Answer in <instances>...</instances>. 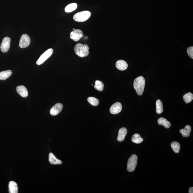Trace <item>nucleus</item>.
<instances>
[{
  "mask_svg": "<svg viewBox=\"0 0 193 193\" xmlns=\"http://www.w3.org/2000/svg\"><path fill=\"white\" fill-rule=\"evenodd\" d=\"M91 16V13L88 11L78 12L74 15L73 18L77 22H84L87 21Z\"/></svg>",
  "mask_w": 193,
  "mask_h": 193,
  "instance_id": "obj_3",
  "label": "nucleus"
},
{
  "mask_svg": "<svg viewBox=\"0 0 193 193\" xmlns=\"http://www.w3.org/2000/svg\"><path fill=\"white\" fill-rule=\"evenodd\" d=\"M16 90L17 93L21 96L26 98L28 96V91L25 87L23 85H20L17 87Z\"/></svg>",
  "mask_w": 193,
  "mask_h": 193,
  "instance_id": "obj_11",
  "label": "nucleus"
},
{
  "mask_svg": "<svg viewBox=\"0 0 193 193\" xmlns=\"http://www.w3.org/2000/svg\"><path fill=\"white\" fill-rule=\"evenodd\" d=\"M145 85V80L142 76L136 78L133 83V87L136 93L139 95H143Z\"/></svg>",
  "mask_w": 193,
  "mask_h": 193,
  "instance_id": "obj_1",
  "label": "nucleus"
},
{
  "mask_svg": "<svg viewBox=\"0 0 193 193\" xmlns=\"http://www.w3.org/2000/svg\"><path fill=\"white\" fill-rule=\"evenodd\" d=\"M158 124L164 126L165 128H169L171 127V123L169 122L163 117H161L158 120Z\"/></svg>",
  "mask_w": 193,
  "mask_h": 193,
  "instance_id": "obj_17",
  "label": "nucleus"
},
{
  "mask_svg": "<svg viewBox=\"0 0 193 193\" xmlns=\"http://www.w3.org/2000/svg\"><path fill=\"white\" fill-rule=\"evenodd\" d=\"M122 109V105L121 103L116 102L111 106L110 108V112L111 114H116L121 112Z\"/></svg>",
  "mask_w": 193,
  "mask_h": 193,
  "instance_id": "obj_9",
  "label": "nucleus"
},
{
  "mask_svg": "<svg viewBox=\"0 0 193 193\" xmlns=\"http://www.w3.org/2000/svg\"><path fill=\"white\" fill-rule=\"evenodd\" d=\"M184 101L186 104L191 102L193 99V95L191 92H188L185 94L183 97Z\"/></svg>",
  "mask_w": 193,
  "mask_h": 193,
  "instance_id": "obj_23",
  "label": "nucleus"
},
{
  "mask_svg": "<svg viewBox=\"0 0 193 193\" xmlns=\"http://www.w3.org/2000/svg\"><path fill=\"white\" fill-rule=\"evenodd\" d=\"M12 74L11 70H7L0 72V80H5L9 77Z\"/></svg>",
  "mask_w": 193,
  "mask_h": 193,
  "instance_id": "obj_18",
  "label": "nucleus"
},
{
  "mask_svg": "<svg viewBox=\"0 0 193 193\" xmlns=\"http://www.w3.org/2000/svg\"><path fill=\"white\" fill-rule=\"evenodd\" d=\"M30 39L27 34H23L20 39L19 46L21 48H26L30 44Z\"/></svg>",
  "mask_w": 193,
  "mask_h": 193,
  "instance_id": "obj_7",
  "label": "nucleus"
},
{
  "mask_svg": "<svg viewBox=\"0 0 193 193\" xmlns=\"http://www.w3.org/2000/svg\"><path fill=\"white\" fill-rule=\"evenodd\" d=\"M77 7V4L75 3H73L69 4L65 9V11L66 12L69 13L75 11Z\"/></svg>",
  "mask_w": 193,
  "mask_h": 193,
  "instance_id": "obj_21",
  "label": "nucleus"
},
{
  "mask_svg": "<svg viewBox=\"0 0 193 193\" xmlns=\"http://www.w3.org/2000/svg\"><path fill=\"white\" fill-rule=\"evenodd\" d=\"M73 31L70 33V38L75 42L78 41L83 37V33L82 30L75 28L73 29Z\"/></svg>",
  "mask_w": 193,
  "mask_h": 193,
  "instance_id": "obj_6",
  "label": "nucleus"
},
{
  "mask_svg": "<svg viewBox=\"0 0 193 193\" xmlns=\"http://www.w3.org/2000/svg\"><path fill=\"white\" fill-rule=\"evenodd\" d=\"M116 67L120 71H124L127 69L128 66L127 62L123 60L117 61L116 64Z\"/></svg>",
  "mask_w": 193,
  "mask_h": 193,
  "instance_id": "obj_13",
  "label": "nucleus"
},
{
  "mask_svg": "<svg viewBox=\"0 0 193 193\" xmlns=\"http://www.w3.org/2000/svg\"><path fill=\"white\" fill-rule=\"evenodd\" d=\"M171 146L172 150L176 153H178L179 152L180 148V143L178 142L174 141L171 143Z\"/></svg>",
  "mask_w": 193,
  "mask_h": 193,
  "instance_id": "obj_22",
  "label": "nucleus"
},
{
  "mask_svg": "<svg viewBox=\"0 0 193 193\" xmlns=\"http://www.w3.org/2000/svg\"><path fill=\"white\" fill-rule=\"evenodd\" d=\"M53 49L50 48L48 49L45 52H44L42 54L39 58L38 60L36 62V64L37 65H40L43 64L47 60L53 53Z\"/></svg>",
  "mask_w": 193,
  "mask_h": 193,
  "instance_id": "obj_5",
  "label": "nucleus"
},
{
  "mask_svg": "<svg viewBox=\"0 0 193 193\" xmlns=\"http://www.w3.org/2000/svg\"><path fill=\"white\" fill-rule=\"evenodd\" d=\"M9 190L10 193H17L18 192V187L17 184L14 181H11L9 184Z\"/></svg>",
  "mask_w": 193,
  "mask_h": 193,
  "instance_id": "obj_16",
  "label": "nucleus"
},
{
  "mask_svg": "<svg viewBox=\"0 0 193 193\" xmlns=\"http://www.w3.org/2000/svg\"><path fill=\"white\" fill-rule=\"evenodd\" d=\"M104 85L103 83L100 81L97 80L95 82L94 87L98 91H102L104 90Z\"/></svg>",
  "mask_w": 193,
  "mask_h": 193,
  "instance_id": "obj_24",
  "label": "nucleus"
},
{
  "mask_svg": "<svg viewBox=\"0 0 193 193\" xmlns=\"http://www.w3.org/2000/svg\"><path fill=\"white\" fill-rule=\"evenodd\" d=\"M191 131V128L190 125H186L184 129L180 130V132L182 134L183 137H188L190 135Z\"/></svg>",
  "mask_w": 193,
  "mask_h": 193,
  "instance_id": "obj_14",
  "label": "nucleus"
},
{
  "mask_svg": "<svg viewBox=\"0 0 193 193\" xmlns=\"http://www.w3.org/2000/svg\"><path fill=\"white\" fill-rule=\"evenodd\" d=\"M143 139L138 133H136L132 136V141L136 144H139L143 141Z\"/></svg>",
  "mask_w": 193,
  "mask_h": 193,
  "instance_id": "obj_20",
  "label": "nucleus"
},
{
  "mask_svg": "<svg viewBox=\"0 0 193 193\" xmlns=\"http://www.w3.org/2000/svg\"><path fill=\"white\" fill-rule=\"evenodd\" d=\"M87 100L90 104L95 106L98 105L99 103V101L98 100L94 97H89L88 98Z\"/></svg>",
  "mask_w": 193,
  "mask_h": 193,
  "instance_id": "obj_25",
  "label": "nucleus"
},
{
  "mask_svg": "<svg viewBox=\"0 0 193 193\" xmlns=\"http://www.w3.org/2000/svg\"><path fill=\"white\" fill-rule=\"evenodd\" d=\"M187 53H188V56H190V57H191V59H193V47H191L188 48L187 49Z\"/></svg>",
  "mask_w": 193,
  "mask_h": 193,
  "instance_id": "obj_26",
  "label": "nucleus"
},
{
  "mask_svg": "<svg viewBox=\"0 0 193 193\" xmlns=\"http://www.w3.org/2000/svg\"><path fill=\"white\" fill-rule=\"evenodd\" d=\"M11 40L9 37H6L3 39L1 46V52L6 53L9 49Z\"/></svg>",
  "mask_w": 193,
  "mask_h": 193,
  "instance_id": "obj_8",
  "label": "nucleus"
},
{
  "mask_svg": "<svg viewBox=\"0 0 193 193\" xmlns=\"http://www.w3.org/2000/svg\"><path fill=\"white\" fill-rule=\"evenodd\" d=\"M188 193H193V187H191L189 188V191H188Z\"/></svg>",
  "mask_w": 193,
  "mask_h": 193,
  "instance_id": "obj_27",
  "label": "nucleus"
},
{
  "mask_svg": "<svg viewBox=\"0 0 193 193\" xmlns=\"http://www.w3.org/2000/svg\"><path fill=\"white\" fill-rule=\"evenodd\" d=\"M138 157L135 155H132L127 162V170L129 172H133L137 166Z\"/></svg>",
  "mask_w": 193,
  "mask_h": 193,
  "instance_id": "obj_4",
  "label": "nucleus"
},
{
  "mask_svg": "<svg viewBox=\"0 0 193 193\" xmlns=\"http://www.w3.org/2000/svg\"><path fill=\"white\" fill-rule=\"evenodd\" d=\"M63 105L61 103H58L55 104L50 110L51 115L53 116L57 115L62 111Z\"/></svg>",
  "mask_w": 193,
  "mask_h": 193,
  "instance_id": "obj_10",
  "label": "nucleus"
},
{
  "mask_svg": "<svg viewBox=\"0 0 193 193\" xmlns=\"http://www.w3.org/2000/svg\"><path fill=\"white\" fill-rule=\"evenodd\" d=\"M89 47L86 44L78 43L74 48L75 53L80 57H84L89 54Z\"/></svg>",
  "mask_w": 193,
  "mask_h": 193,
  "instance_id": "obj_2",
  "label": "nucleus"
},
{
  "mask_svg": "<svg viewBox=\"0 0 193 193\" xmlns=\"http://www.w3.org/2000/svg\"><path fill=\"white\" fill-rule=\"evenodd\" d=\"M163 111V104L160 100H157L156 102V112L158 114H160Z\"/></svg>",
  "mask_w": 193,
  "mask_h": 193,
  "instance_id": "obj_19",
  "label": "nucleus"
},
{
  "mask_svg": "<svg viewBox=\"0 0 193 193\" xmlns=\"http://www.w3.org/2000/svg\"><path fill=\"white\" fill-rule=\"evenodd\" d=\"M127 133V129L124 127L121 128L120 129L118 132V137H117V140L119 142H122L124 140L126 134Z\"/></svg>",
  "mask_w": 193,
  "mask_h": 193,
  "instance_id": "obj_12",
  "label": "nucleus"
},
{
  "mask_svg": "<svg viewBox=\"0 0 193 193\" xmlns=\"http://www.w3.org/2000/svg\"><path fill=\"white\" fill-rule=\"evenodd\" d=\"M49 161L50 163L52 165H60L62 163L61 161L56 159L54 155L52 153H49Z\"/></svg>",
  "mask_w": 193,
  "mask_h": 193,
  "instance_id": "obj_15",
  "label": "nucleus"
}]
</instances>
